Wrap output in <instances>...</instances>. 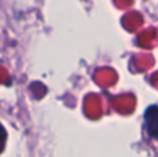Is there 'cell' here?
I'll list each match as a JSON object with an SVG mask.
<instances>
[{
	"label": "cell",
	"instance_id": "obj_1",
	"mask_svg": "<svg viewBox=\"0 0 158 157\" xmlns=\"http://www.w3.org/2000/svg\"><path fill=\"white\" fill-rule=\"evenodd\" d=\"M144 131L150 139H158V106H148L144 111Z\"/></svg>",
	"mask_w": 158,
	"mask_h": 157
},
{
	"label": "cell",
	"instance_id": "obj_2",
	"mask_svg": "<svg viewBox=\"0 0 158 157\" xmlns=\"http://www.w3.org/2000/svg\"><path fill=\"white\" fill-rule=\"evenodd\" d=\"M6 142H7V132H6V128L3 127L2 122H0V153L4 150Z\"/></svg>",
	"mask_w": 158,
	"mask_h": 157
}]
</instances>
